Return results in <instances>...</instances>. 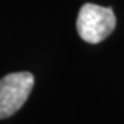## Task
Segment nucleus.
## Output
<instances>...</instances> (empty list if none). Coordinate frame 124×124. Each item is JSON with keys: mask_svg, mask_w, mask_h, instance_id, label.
<instances>
[{"mask_svg": "<svg viewBox=\"0 0 124 124\" xmlns=\"http://www.w3.org/2000/svg\"><path fill=\"white\" fill-rule=\"evenodd\" d=\"M34 85L30 72H15L0 79V120L14 115L29 99Z\"/></svg>", "mask_w": 124, "mask_h": 124, "instance_id": "nucleus-2", "label": "nucleus"}, {"mask_svg": "<svg viewBox=\"0 0 124 124\" xmlns=\"http://www.w3.org/2000/svg\"><path fill=\"white\" fill-rule=\"evenodd\" d=\"M117 18L112 8L94 3H85L78 14L76 30L82 40L88 43H100L114 31Z\"/></svg>", "mask_w": 124, "mask_h": 124, "instance_id": "nucleus-1", "label": "nucleus"}]
</instances>
